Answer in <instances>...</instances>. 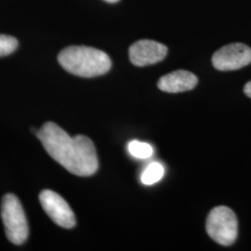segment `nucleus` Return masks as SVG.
Listing matches in <instances>:
<instances>
[{
  "instance_id": "f257e3e1",
  "label": "nucleus",
  "mask_w": 251,
  "mask_h": 251,
  "mask_svg": "<svg viewBox=\"0 0 251 251\" xmlns=\"http://www.w3.org/2000/svg\"><path fill=\"white\" fill-rule=\"evenodd\" d=\"M36 137L51 158L74 175L89 177L98 171L97 152L90 138L71 137L53 122L42 126Z\"/></svg>"
},
{
  "instance_id": "f03ea898",
  "label": "nucleus",
  "mask_w": 251,
  "mask_h": 251,
  "mask_svg": "<svg viewBox=\"0 0 251 251\" xmlns=\"http://www.w3.org/2000/svg\"><path fill=\"white\" fill-rule=\"evenodd\" d=\"M63 69L81 77H94L104 75L111 69L112 63L107 54L86 46H71L58 56Z\"/></svg>"
},
{
  "instance_id": "7ed1b4c3",
  "label": "nucleus",
  "mask_w": 251,
  "mask_h": 251,
  "mask_svg": "<svg viewBox=\"0 0 251 251\" xmlns=\"http://www.w3.org/2000/svg\"><path fill=\"white\" fill-rule=\"evenodd\" d=\"M1 217L5 227L6 236L15 245L26 241L29 229L26 216L16 196L6 195L2 199Z\"/></svg>"
},
{
  "instance_id": "20e7f679",
  "label": "nucleus",
  "mask_w": 251,
  "mask_h": 251,
  "mask_svg": "<svg viewBox=\"0 0 251 251\" xmlns=\"http://www.w3.org/2000/svg\"><path fill=\"white\" fill-rule=\"evenodd\" d=\"M207 234L222 246H231L238 234V222L233 210L225 206L214 207L206 219Z\"/></svg>"
},
{
  "instance_id": "39448f33",
  "label": "nucleus",
  "mask_w": 251,
  "mask_h": 251,
  "mask_svg": "<svg viewBox=\"0 0 251 251\" xmlns=\"http://www.w3.org/2000/svg\"><path fill=\"white\" fill-rule=\"evenodd\" d=\"M39 201L44 211L56 225L65 229L75 227V217L72 208L59 194L44 190L39 195Z\"/></svg>"
},
{
  "instance_id": "423d86ee",
  "label": "nucleus",
  "mask_w": 251,
  "mask_h": 251,
  "mask_svg": "<svg viewBox=\"0 0 251 251\" xmlns=\"http://www.w3.org/2000/svg\"><path fill=\"white\" fill-rule=\"evenodd\" d=\"M251 63V49L242 43L225 46L213 54L212 64L220 71H233Z\"/></svg>"
},
{
  "instance_id": "0eeeda50",
  "label": "nucleus",
  "mask_w": 251,
  "mask_h": 251,
  "mask_svg": "<svg viewBox=\"0 0 251 251\" xmlns=\"http://www.w3.org/2000/svg\"><path fill=\"white\" fill-rule=\"evenodd\" d=\"M167 53L168 48L166 46L149 39L139 40L129 48L130 62L140 67L161 62Z\"/></svg>"
},
{
  "instance_id": "6e6552de",
  "label": "nucleus",
  "mask_w": 251,
  "mask_h": 251,
  "mask_svg": "<svg viewBox=\"0 0 251 251\" xmlns=\"http://www.w3.org/2000/svg\"><path fill=\"white\" fill-rule=\"evenodd\" d=\"M196 75L185 70H178L163 75L157 82L159 90L169 93H179L193 90L198 85Z\"/></svg>"
},
{
  "instance_id": "1a4fd4ad",
  "label": "nucleus",
  "mask_w": 251,
  "mask_h": 251,
  "mask_svg": "<svg viewBox=\"0 0 251 251\" xmlns=\"http://www.w3.org/2000/svg\"><path fill=\"white\" fill-rule=\"evenodd\" d=\"M165 173L164 167L157 162H152L145 170L142 175V182L145 185H152L159 181Z\"/></svg>"
},
{
  "instance_id": "9d476101",
  "label": "nucleus",
  "mask_w": 251,
  "mask_h": 251,
  "mask_svg": "<svg viewBox=\"0 0 251 251\" xmlns=\"http://www.w3.org/2000/svg\"><path fill=\"white\" fill-rule=\"evenodd\" d=\"M129 153L139 159H146L150 157L153 152L152 146L147 143H142L139 141H132L127 145Z\"/></svg>"
},
{
  "instance_id": "9b49d317",
  "label": "nucleus",
  "mask_w": 251,
  "mask_h": 251,
  "mask_svg": "<svg viewBox=\"0 0 251 251\" xmlns=\"http://www.w3.org/2000/svg\"><path fill=\"white\" fill-rule=\"evenodd\" d=\"M18 47V41L15 37L0 35V57L12 53Z\"/></svg>"
},
{
  "instance_id": "f8f14e48",
  "label": "nucleus",
  "mask_w": 251,
  "mask_h": 251,
  "mask_svg": "<svg viewBox=\"0 0 251 251\" xmlns=\"http://www.w3.org/2000/svg\"><path fill=\"white\" fill-rule=\"evenodd\" d=\"M244 92H245V94H246L248 97L251 98V80L246 84V86H245V88H244Z\"/></svg>"
},
{
  "instance_id": "ddd939ff",
  "label": "nucleus",
  "mask_w": 251,
  "mask_h": 251,
  "mask_svg": "<svg viewBox=\"0 0 251 251\" xmlns=\"http://www.w3.org/2000/svg\"><path fill=\"white\" fill-rule=\"evenodd\" d=\"M104 1H106L108 3H116V2L119 1V0H104Z\"/></svg>"
}]
</instances>
